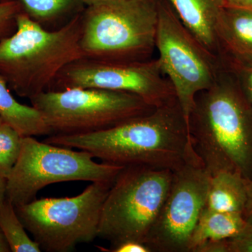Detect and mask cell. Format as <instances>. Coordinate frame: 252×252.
Segmentation results:
<instances>
[{
    "instance_id": "f1b7e54d",
    "label": "cell",
    "mask_w": 252,
    "mask_h": 252,
    "mask_svg": "<svg viewBox=\"0 0 252 252\" xmlns=\"http://www.w3.org/2000/svg\"><path fill=\"white\" fill-rule=\"evenodd\" d=\"M6 180L0 176V201L6 198Z\"/></svg>"
},
{
    "instance_id": "ac0fdd59",
    "label": "cell",
    "mask_w": 252,
    "mask_h": 252,
    "mask_svg": "<svg viewBox=\"0 0 252 252\" xmlns=\"http://www.w3.org/2000/svg\"><path fill=\"white\" fill-rule=\"evenodd\" d=\"M0 230L12 252H40V247L30 238L16 207L8 199L0 201Z\"/></svg>"
},
{
    "instance_id": "d6986e66",
    "label": "cell",
    "mask_w": 252,
    "mask_h": 252,
    "mask_svg": "<svg viewBox=\"0 0 252 252\" xmlns=\"http://www.w3.org/2000/svg\"><path fill=\"white\" fill-rule=\"evenodd\" d=\"M23 136L11 126L0 124V176L7 180L17 162Z\"/></svg>"
},
{
    "instance_id": "3957f363",
    "label": "cell",
    "mask_w": 252,
    "mask_h": 252,
    "mask_svg": "<svg viewBox=\"0 0 252 252\" xmlns=\"http://www.w3.org/2000/svg\"><path fill=\"white\" fill-rule=\"evenodd\" d=\"M81 14L55 31L41 27L24 11L18 15L14 34L0 40V76L11 90L31 99L51 90L66 66L84 58Z\"/></svg>"
},
{
    "instance_id": "7402d4cb",
    "label": "cell",
    "mask_w": 252,
    "mask_h": 252,
    "mask_svg": "<svg viewBox=\"0 0 252 252\" xmlns=\"http://www.w3.org/2000/svg\"><path fill=\"white\" fill-rule=\"evenodd\" d=\"M229 252H252V224L247 222L243 229L228 239Z\"/></svg>"
},
{
    "instance_id": "9c48e42d",
    "label": "cell",
    "mask_w": 252,
    "mask_h": 252,
    "mask_svg": "<svg viewBox=\"0 0 252 252\" xmlns=\"http://www.w3.org/2000/svg\"><path fill=\"white\" fill-rule=\"evenodd\" d=\"M156 49L160 69L173 86L188 124L195 96L216 80L220 59L190 34L165 0H159Z\"/></svg>"
},
{
    "instance_id": "e0dca14e",
    "label": "cell",
    "mask_w": 252,
    "mask_h": 252,
    "mask_svg": "<svg viewBox=\"0 0 252 252\" xmlns=\"http://www.w3.org/2000/svg\"><path fill=\"white\" fill-rule=\"evenodd\" d=\"M23 11L41 27L60 29L86 9L82 0H18Z\"/></svg>"
},
{
    "instance_id": "7a4b0ae2",
    "label": "cell",
    "mask_w": 252,
    "mask_h": 252,
    "mask_svg": "<svg viewBox=\"0 0 252 252\" xmlns=\"http://www.w3.org/2000/svg\"><path fill=\"white\" fill-rule=\"evenodd\" d=\"M188 125L194 150L211 175L234 171L252 178V106L222 64L213 85L195 96Z\"/></svg>"
},
{
    "instance_id": "ba28073f",
    "label": "cell",
    "mask_w": 252,
    "mask_h": 252,
    "mask_svg": "<svg viewBox=\"0 0 252 252\" xmlns=\"http://www.w3.org/2000/svg\"><path fill=\"white\" fill-rule=\"evenodd\" d=\"M30 100L58 135L104 130L156 108L136 94L91 88L47 91Z\"/></svg>"
},
{
    "instance_id": "6da1fadb",
    "label": "cell",
    "mask_w": 252,
    "mask_h": 252,
    "mask_svg": "<svg viewBox=\"0 0 252 252\" xmlns=\"http://www.w3.org/2000/svg\"><path fill=\"white\" fill-rule=\"evenodd\" d=\"M47 143L86 151L102 162L172 171L201 160L177 99L109 128L79 135H51Z\"/></svg>"
},
{
    "instance_id": "f546056e",
    "label": "cell",
    "mask_w": 252,
    "mask_h": 252,
    "mask_svg": "<svg viewBox=\"0 0 252 252\" xmlns=\"http://www.w3.org/2000/svg\"><path fill=\"white\" fill-rule=\"evenodd\" d=\"M3 122L2 119H1V117H0V124H2Z\"/></svg>"
},
{
    "instance_id": "ffe728a7",
    "label": "cell",
    "mask_w": 252,
    "mask_h": 252,
    "mask_svg": "<svg viewBox=\"0 0 252 252\" xmlns=\"http://www.w3.org/2000/svg\"><path fill=\"white\" fill-rule=\"evenodd\" d=\"M220 59L222 65L234 77L244 95L252 106V63Z\"/></svg>"
},
{
    "instance_id": "cb8c5ba5",
    "label": "cell",
    "mask_w": 252,
    "mask_h": 252,
    "mask_svg": "<svg viewBox=\"0 0 252 252\" xmlns=\"http://www.w3.org/2000/svg\"><path fill=\"white\" fill-rule=\"evenodd\" d=\"M193 252H229L228 240L206 242L195 249Z\"/></svg>"
},
{
    "instance_id": "4fadbf2b",
    "label": "cell",
    "mask_w": 252,
    "mask_h": 252,
    "mask_svg": "<svg viewBox=\"0 0 252 252\" xmlns=\"http://www.w3.org/2000/svg\"><path fill=\"white\" fill-rule=\"evenodd\" d=\"M220 59L252 63V11L227 4L217 27Z\"/></svg>"
},
{
    "instance_id": "5bb4252c",
    "label": "cell",
    "mask_w": 252,
    "mask_h": 252,
    "mask_svg": "<svg viewBox=\"0 0 252 252\" xmlns=\"http://www.w3.org/2000/svg\"><path fill=\"white\" fill-rule=\"evenodd\" d=\"M248 180L234 171H221L210 177L206 207L210 210L243 214L248 200Z\"/></svg>"
},
{
    "instance_id": "484cf974",
    "label": "cell",
    "mask_w": 252,
    "mask_h": 252,
    "mask_svg": "<svg viewBox=\"0 0 252 252\" xmlns=\"http://www.w3.org/2000/svg\"><path fill=\"white\" fill-rule=\"evenodd\" d=\"M225 1L229 6L252 11V0H225Z\"/></svg>"
},
{
    "instance_id": "277c9868",
    "label": "cell",
    "mask_w": 252,
    "mask_h": 252,
    "mask_svg": "<svg viewBox=\"0 0 252 252\" xmlns=\"http://www.w3.org/2000/svg\"><path fill=\"white\" fill-rule=\"evenodd\" d=\"M159 0H120L86 6L81 14L84 58L108 61L152 59Z\"/></svg>"
},
{
    "instance_id": "4dcf8cb0",
    "label": "cell",
    "mask_w": 252,
    "mask_h": 252,
    "mask_svg": "<svg viewBox=\"0 0 252 252\" xmlns=\"http://www.w3.org/2000/svg\"><path fill=\"white\" fill-rule=\"evenodd\" d=\"M3 1V0H0V1Z\"/></svg>"
},
{
    "instance_id": "d4e9b609",
    "label": "cell",
    "mask_w": 252,
    "mask_h": 252,
    "mask_svg": "<svg viewBox=\"0 0 252 252\" xmlns=\"http://www.w3.org/2000/svg\"><path fill=\"white\" fill-rule=\"evenodd\" d=\"M247 188H248V200H247L245 211L243 212V216L248 223L252 224V178L248 180Z\"/></svg>"
},
{
    "instance_id": "52a82bcc",
    "label": "cell",
    "mask_w": 252,
    "mask_h": 252,
    "mask_svg": "<svg viewBox=\"0 0 252 252\" xmlns=\"http://www.w3.org/2000/svg\"><path fill=\"white\" fill-rule=\"evenodd\" d=\"M86 151L72 150L33 136L23 137L21 153L6 180V198L15 207L36 199L46 186L60 182H114L124 166L94 161Z\"/></svg>"
},
{
    "instance_id": "603a6c76",
    "label": "cell",
    "mask_w": 252,
    "mask_h": 252,
    "mask_svg": "<svg viewBox=\"0 0 252 252\" xmlns=\"http://www.w3.org/2000/svg\"><path fill=\"white\" fill-rule=\"evenodd\" d=\"M100 251L104 252H152L150 248L146 244L134 240H127L110 248H104L97 247Z\"/></svg>"
},
{
    "instance_id": "83f0119b",
    "label": "cell",
    "mask_w": 252,
    "mask_h": 252,
    "mask_svg": "<svg viewBox=\"0 0 252 252\" xmlns=\"http://www.w3.org/2000/svg\"><path fill=\"white\" fill-rule=\"evenodd\" d=\"M11 252V250H10L9 245H8L2 232L0 230V252Z\"/></svg>"
},
{
    "instance_id": "8992f818",
    "label": "cell",
    "mask_w": 252,
    "mask_h": 252,
    "mask_svg": "<svg viewBox=\"0 0 252 252\" xmlns=\"http://www.w3.org/2000/svg\"><path fill=\"white\" fill-rule=\"evenodd\" d=\"M113 182H92L73 197L35 199L16 213L43 251L67 252L97 238L102 206Z\"/></svg>"
},
{
    "instance_id": "44dd1931",
    "label": "cell",
    "mask_w": 252,
    "mask_h": 252,
    "mask_svg": "<svg viewBox=\"0 0 252 252\" xmlns=\"http://www.w3.org/2000/svg\"><path fill=\"white\" fill-rule=\"evenodd\" d=\"M21 11L22 6L18 0L0 1V40L14 34L17 16Z\"/></svg>"
},
{
    "instance_id": "5b68a950",
    "label": "cell",
    "mask_w": 252,
    "mask_h": 252,
    "mask_svg": "<svg viewBox=\"0 0 252 252\" xmlns=\"http://www.w3.org/2000/svg\"><path fill=\"white\" fill-rule=\"evenodd\" d=\"M173 171L143 165L126 166L104 200L97 238L111 246L127 240L145 244L171 186Z\"/></svg>"
},
{
    "instance_id": "9a60e30c",
    "label": "cell",
    "mask_w": 252,
    "mask_h": 252,
    "mask_svg": "<svg viewBox=\"0 0 252 252\" xmlns=\"http://www.w3.org/2000/svg\"><path fill=\"white\" fill-rule=\"evenodd\" d=\"M0 117L23 137L51 135L42 114L33 106L18 102L4 78L0 76Z\"/></svg>"
},
{
    "instance_id": "4316f807",
    "label": "cell",
    "mask_w": 252,
    "mask_h": 252,
    "mask_svg": "<svg viewBox=\"0 0 252 252\" xmlns=\"http://www.w3.org/2000/svg\"><path fill=\"white\" fill-rule=\"evenodd\" d=\"M82 1L86 6H94V5L105 4V3L120 1V0H82Z\"/></svg>"
},
{
    "instance_id": "2e32d148",
    "label": "cell",
    "mask_w": 252,
    "mask_h": 252,
    "mask_svg": "<svg viewBox=\"0 0 252 252\" xmlns=\"http://www.w3.org/2000/svg\"><path fill=\"white\" fill-rule=\"evenodd\" d=\"M246 223L243 214L215 211L205 207L192 233L189 252H193L206 242L233 238Z\"/></svg>"
},
{
    "instance_id": "8fae6325",
    "label": "cell",
    "mask_w": 252,
    "mask_h": 252,
    "mask_svg": "<svg viewBox=\"0 0 252 252\" xmlns=\"http://www.w3.org/2000/svg\"><path fill=\"white\" fill-rule=\"evenodd\" d=\"M210 177L201 160L173 171L170 190L145 242L152 252H189L192 233L206 207Z\"/></svg>"
},
{
    "instance_id": "30bf717a",
    "label": "cell",
    "mask_w": 252,
    "mask_h": 252,
    "mask_svg": "<svg viewBox=\"0 0 252 252\" xmlns=\"http://www.w3.org/2000/svg\"><path fill=\"white\" fill-rule=\"evenodd\" d=\"M91 88L129 93L154 107L177 99L171 83L157 59L108 61L81 58L60 72L50 91Z\"/></svg>"
},
{
    "instance_id": "7c38bea8",
    "label": "cell",
    "mask_w": 252,
    "mask_h": 252,
    "mask_svg": "<svg viewBox=\"0 0 252 252\" xmlns=\"http://www.w3.org/2000/svg\"><path fill=\"white\" fill-rule=\"evenodd\" d=\"M181 23L207 50L220 59L217 27L225 0H165Z\"/></svg>"
}]
</instances>
